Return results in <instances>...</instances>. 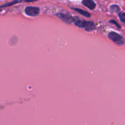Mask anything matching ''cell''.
I'll return each instance as SVG.
<instances>
[{"mask_svg": "<svg viewBox=\"0 0 125 125\" xmlns=\"http://www.w3.org/2000/svg\"><path fill=\"white\" fill-rule=\"evenodd\" d=\"M73 22L76 26L79 28H84L85 30L88 31H91L95 29V26L93 22L81 20L76 17L73 18Z\"/></svg>", "mask_w": 125, "mask_h": 125, "instance_id": "cell-1", "label": "cell"}, {"mask_svg": "<svg viewBox=\"0 0 125 125\" xmlns=\"http://www.w3.org/2000/svg\"><path fill=\"white\" fill-rule=\"evenodd\" d=\"M108 37L112 41L118 44V45H122V44H124L125 43L123 38L120 35L115 32H111L109 33Z\"/></svg>", "mask_w": 125, "mask_h": 125, "instance_id": "cell-2", "label": "cell"}, {"mask_svg": "<svg viewBox=\"0 0 125 125\" xmlns=\"http://www.w3.org/2000/svg\"><path fill=\"white\" fill-rule=\"evenodd\" d=\"M25 13L31 17H35L38 15L40 13V9L39 8L36 7H27L25 9Z\"/></svg>", "mask_w": 125, "mask_h": 125, "instance_id": "cell-3", "label": "cell"}, {"mask_svg": "<svg viewBox=\"0 0 125 125\" xmlns=\"http://www.w3.org/2000/svg\"><path fill=\"white\" fill-rule=\"evenodd\" d=\"M57 16L59 17V18H61L62 20H63V21L68 23V24H70L72 22H73V18H72V16L70 15L69 14L59 13H57Z\"/></svg>", "mask_w": 125, "mask_h": 125, "instance_id": "cell-4", "label": "cell"}, {"mask_svg": "<svg viewBox=\"0 0 125 125\" xmlns=\"http://www.w3.org/2000/svg\"><path fill=\"white\" fill-rule=\"evenodd\" d=\"M83 4L90 9L93 10L96 7V4L92 0H83Z\"/></svg>", "mask_w": 125, "mask_h": 125, "instance_id": "cell-5", "label": "cell"}, {"mask_svg": "<svg viewBox=\"0 0 125 125\" xmlns=\"http://www.w3.org/2000/svg\"><path fill=\"white\" fill-rule=\"evenodd\" d=\"M35 0H14L13 1H12V2H10V3H7L6 4L4 5H2V6H1V7H7V6H12V5L13 4H15L18 3V2H31V1H34Z\"/></svg>", "mask_w": 125, "mask_h": 125, "instance_id": "cell-6", "label": "cell"}, {"mask_svg": "<svg viewBox=\"0 0 125 125\" xmlns=\"http://www.w3.org/2000/svg\"><path fill=\"white\" fill-rule=\"evenodd\" d=\"M73 9L74 10H75L76 12H78L79 13L81 14L82 15L84 16V17H87V18L88 17H90V14L88 12H86V11L80 9H78V8H73Z\"/></svg>", "mask_w": 125, "mask_h": 125, "instance_id": "cell-7", "label": "cell"}, {"mask_svg": "<svg viewBox=\"0 0 125 125\" xmlns=\"http://www.w3.org/2000/svg\"><path fill=\"white\" fill-rule=\"evenodd\" d=\"M111 10L114 12L118 13L120 11V7L117 5H112L111 6Z\"/></svg>", "mask_w": 125, "mask_h": 125, "instance_id": "cell-8", "label": "cell"}, {"mask_svg": "<svg viewBox=\"0 0 125 125\" xmlns=\"http://www.w3.org/2000/svg\"><path fill=\"white\" fill-rule=\"evenodd\" d=\"M118 16H119L121 21L125 23V13H124V12H120V13H118Z\"/></svg>", "mask_w": 125, "mask_h": 125, "instance_id": "cell-9", "label": "cell"}, {"mask_svg": "<svg viewBox=\"0 0 125 125\" xmlns=\"http://www.w3.org/2000/svg\"><path fill=\"white\" fill-rule=\"evenodd\" d=\"M110 22H111V23H113L114 24H115V25L116 26L118 27V28H121L120 25H119V24H118V23H117V22L115 21H114V20H111V21H110Z\"/></svg>", "mask_w": 125, "mask_h": 125, "instance_id": "cell-10", "label": "cell"}]
</instances>
